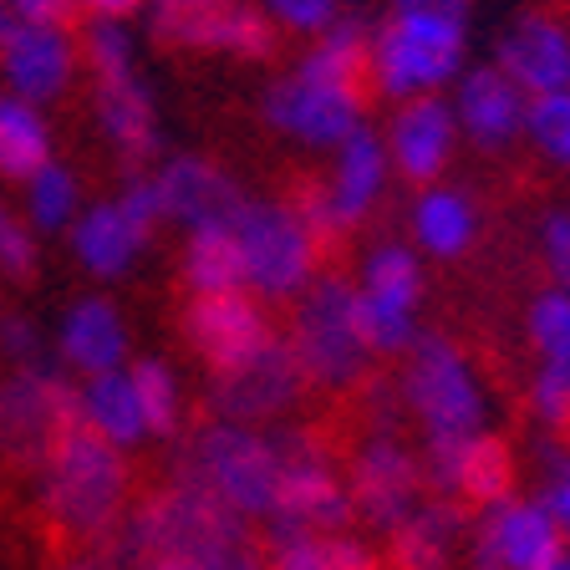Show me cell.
Returning <instances> with one entry per match:
<instances>
[{
  "label": "cell",
  "mask_w": 570,
  "mask_h": 570,
  "mask_svg": "<svg viewBox=\"0 0 570 570\" xmlns=\"http://www.w3.org/2000/svg\"><path fill=\"white\" fill-rule=\"evenodd\" d=\"M82 47V77H87V112H92L97 138L122 168H154L164 158V132H158V102L154 87L138 67V41L128 21H97L77 31Z\"/></svg>",
  "instance_id": "277c9868"
},
{
  "label": "cell",
  "mask_w": 570,
  "mask_h": 570,
  "mask_svg": "<svg viewBox=\"0 0 570 570\" xmlns=\"http://www.w3.org/2000/svg\"><path fill=\"white\" fill-rule=\"evenodd\" d=\"M281 449V494L265 520V540L281 534H342L356 530V504L346 484V463H336V449L326 428L285 417L271 428Z\"/></svg>",
  "instance_id": "ba28073f"
},
{
  "label": "cell",
  "mask_w": 570,
  "mask_h": 570,
  "mask_svg": "<svg viewBox=\"0 0 570 570\" xmlns=\"http://www.w3.org/2000/svg\"><path fill=\"white\" fill-rule=\"evenodd\" d=\"M261 6L275 21V31L296 36V41H311V36L332 31L346 16V0H261Z\"/></svg>",
  "instance_id": "74e56055"
},
{
  "label": "cell",
  "mask_w": 570,
  "mask_h": 570,
  "mask_svg": "<svg viewBox=\"0 0 570 570\" xmlns=\"http://www.w3.org/2000/svg\"><path fill=\"white\" fill-rule=\"evenodd\" d=\"M382 142H387L392 178H403L413 189L449 178L453 158H459V148H463L449 92L392 102V118H387V128H382Z\"/></svg>",
  "instance_id": "7402d4cb"
},
{
  "label": "cell",
  "mask_w": 570,
  "mask_h": 570,
  "mask_svg": "<svg viewBox=\"0 0 570 570\" xmlns=\"http://www.w3.org/2000/svg\"><path fill=\"white\" fill-rule=\"evenodd\" d=\"M178 332H184V346L194 352L204 372H229L239 362L271 346L281 336L271 306L249 291H219V296H184V311H178Z\"/></svg>",
  "instance_id": "ac0fdd59"
},
{
  "label": "cell",
  "mask_w": 570,
  "mask_h": 570,
  "mask_svg": "<svg viewBox=\"0 0 570 570\" xmlns=\"http://www.w3.org/2000/svg\"><path fill=\"white\" fill-rule=\"evenodd\" d=\"M540 570H570V546H566V550H560V556H556V560H550V566H540Z\"/></svg>",
  "instance_id": "bcb514c9"
},
{
  "label": "cell",
  "mask_w": 570,
  "mask_h": 570,
  "mask_svg": "<svg viewBox=\"0 0 570 570\" xmlns=\"http://www.w3.org/2000/svg\"><path fill=\"white\" fill-rule=\"evenodd\" d=\"M397 387H403L407 417L417 423L423 443H459L489 428L484 382L449 332H423L407 346Z\"/></svg>",
  "instance_id": "30bf717a"
},
{
  "label": "cell",
  "mask_w": 570,
  "mask_h": 570,
  "mask_svg": "<svg viewBox=\"0 0 570 570\" xmlns=\"http://www.w3.org/2000/svg\"><path fill=\"white\" fill-rule=\"evenodd\" d=\"M87 209V194H82V178L71 174L61 158L41 164L31 178L21 184V214L31 219L36 235H67L71 219Z\"/></svg>",
  "instance_id": "836d02e7"
},
{
  "label": "cell",
  "mask_w": 570,
  "mask_h": 570,
  "mask_svg": "<svg viewBox=\"0 0 570 570\" xmlns=\"http://www.w3.org/2000/svg\"><path fill=\"white\" fill-rule=\"evenodd\" d=\"M132 392H138L142 423H148V443H178L184 439V417H189V397L184 382L164 356H132L128 362Z\"/></svg>",
  "instance_id": "d6a6232c"
},
{
  "label": "cell",
  "mask_w": 570,
  "mask_h": 570,
  "mask_svg": "<svg viewBox=\"0 0 570 570\" xmlns=\"http://www.w3.org/2000/svg\"><path fill=\"white\" fill-rule=\"evenodd\" d=\"M77 377L61 362L47 367H0V463L36 474L57 433L77 423Z\"/></svg>",
  "instance_id": "5bb4252c"
},
{
  "label": "cell",
  "mask_w": 570,
  "mask_h": 570,
  "mask_svg": "<svg viewBox=\"0 0 570 570\" xmlns=\"http://www.w3.org/2000/svg\"><path fill=\"white\" fill-rule=\"evenodd\" d=\"M154 184H158V199H164V225H174L178 235L229 225L249 194L209 154H164L154 164Z\"/></svg>",
  "instance_id": "603a6c76"
},
{
  "label": "cell",
  "mask_w": 570,
  "mask_h": 570,
  "mask_svg": "<svg viewBox=\"0 0 570 570\" xmlns=\"http://www.w3.org/2000/svg\"><path fill=\"white\" fill-rule=\"evenodd\" d=\"M534 249L556 285H570V209H550L534 225Z\"/></svg>",
  "instance_id": "60d3db41"
},
{
  "label": "cell",
  "mask_w": 570,
  "mask_h": 570,
  "mask_svg": "<svg viewBox=\"0 0 570 570\" xmlns=\"http://www.w3.org/2000/svg\"><path fill=\"white\" fill-rule=\"evenodd\" d=\"M168 474L214 494L239 520L265 524L275 510V494H281V449H275L271 428L204 417L174 443Z\"/></svg>",
  "instance_id": "5b68a950"
},
{
  "label": "cell",
  "mask_w": 570,
  "mask_h": 570,
  "mask_svg": "<svg viewBox=\"0 0 570 570\" xmlns=\"http://www.w3.org/2000/svg\"><path fill=\"white\" fill-rule=\"evenodd\" d=\"M154 6H199V0H154Z\"/></svg>",
  "instance_id": "c3c4849f"
},
{
  "label": "cell",
  "mask_w": 570,
  "mask_h": 570,
  "mask_svg": "<svg viewBox=\"0 0 570 570\" xmlns=\"http://www.w3.org/2000/svg\"><path fill=\"white\" fill-rule=\"evenodd\" d=\"M178 281H184V296L245 291V265H239V245H235V235H229V225L184 235V249H178Z\"/></svg>",
  "instance_id": "1f68e13d"
},
{
  "label": "cell",
  "mask_w": 570,
  "mask_h": 570,
  "mask_svg": "<svg viewBox=\"0 0 570 570\" xmlns=\"http://www.w3.org/2000/svg\"><path fill=\"white\" fill-rule=\"evenodd\" d=\"M474 514L443 494H428L397 530L382 534V566L387 570H449L469 546Z\"/></svg>",
  "instance_id": "83f0119b"
},
{
  "label": "cell",
  "mask_w": 570,
  "mask_h": 570,
  "mask_svg": "<svg viewBox=\"0 0 570 570\" xmlns=\"http://www.w3.org/2000/svg\"><path fill=\"white\" fill-rule=\"evenodd\" d=\"M51 158H57V128H51L47 107L0 87V178L26 184Z\"/></svg>",
  "instance_id": "f546056e"
},
{
  "label": "cell",
  "mask_w": 570,
  "mask_h": 570,
  "mask_svg": "<svg viewBox=\"0 0 570 570\" xmlns=\"http://www.w3.org/2000/svg\"><path fill=\"white\" fill-rule=\"evenodd\" d=\"M352 397H356V407H362V423H367L372 433H403L407 403H403V387H397V377H387V372H372V377L362 382Z\"/></svg>",
  "instance_id": "f35d334b"
},
{
  "label": "cell",
  "mask_w": 570,
  "mask_h": 570,
  "mask_svg": "<svg viewBox=\"0 0 570 570\" xmlns=\"http://www.w3.org/2000/svg\"><path fill=\"white\" fill-rule=\"evenodd\" d=\"M77 413H82V423L92 428L97 439H107L122 453H138L142 443H148V423H142V407H138L128 367L97 372V377L77 382Z\"/></svg>",
  "instance_id": "f1b7e54d"
},
{
  "label": "cell",
  "mask_w": 570,
  "mask_h": 570,
  "mask_svg": "<svg viewBox=\"0 0 570 570\" xmlns=\"http://www.w3.org/2000/svg\"><path fill=\"white\" fill-rule=\"evenodd\" d=\"M469 67V16L387 11L367 31V87L382 102L449 92Z\"/></svg>",
  "instance_id": "8992f818"
},
{
  "label": "cell",
  "mask_w": 570,
  "mask_h": 570,
  "mask_svg": "<svg viewBox=\"0 0 570 570\" xmlns=\"http://www.w3.org/2000/svg\"><path fill=\"white\" fill-rule=\"evenodd\" d=\"M47 362H57V352L36 332V321L21 311H0V367H47Z\"/></svg>",
  "instance_id": "ab89813d"
},
{
  "label": "cell",
  "mask_w": 570,
  "mask_h": 570,
  "mask_svg": "<svg viewBox=\"0 0 570 570\" xmlns=\"http://www.w3.org/2000/svg\"><path fill=\"white\" fill-rule=\"evenodd\" d=\"M367 21L342 16L332 31L311 36L296 61L261 92V118L275 138L306 154H332L356 128H367Z\"/></svg>",
  "instance_id": "6da1fadb"
},
{
  "label": "cell",
  "mask_w": 570,
  "mask_h": 570,
  "mask_svg": "<svg viewBox=\"0 0 570 570\" xmlns=\"http://www.w3.org/2000/svg\"><path fill=\"white\" fill-rule=\"evenodd\" d=\"M97 556L112 570H132L142 560H199V566H261L265 540L229 504L194 489L189 479L164 474L128 504Z\"/></svg>",
  "instance_id": "7a4b0ae2"
},
{
  "label": "cell",
  "mask_w": 570,
  "mask_h": 570,
  "mask_svg": "<svg viewBox=\"0 0 570 570\" xmlns=\"http://www.w3.org/2000/svg\"><path fill=\"white\" fill-rule=\"evenodd\" d=\"M449 102H453L459 138L469 142L474 154H510L514 142H524L530 97H524L494 61L463 67V77L449 87Z\"/></svg>",
  "instance_id": "d4e9b609"
},
{
  "label": "cell",
  "mask_w": 570,
  "mask_h": 570,
  "mask_svg": "<svg viewBox=\"0 0 570 570\" xmlns=\"http://www.w3.org/2000/svg\"><path fill=\"white\" fill-rule=\"evenodd\" d=\"M148 0H77V11L82 16H97V21H128L138 16Z\"/></svg>",
  "instance_id": "7bdbcfd3"
},
{
  "label": "cell",
  "mask_w": 570,
  "mask_h": 570,
  "mask_svg": "<svg viewBox=\"0 0 570 570\" xmlns=\"http://www.w3.org/2000/svg\"><path fill=\"white\" fill-rule=\"evenodd\" d=\"M346 6H352V0H346Z\"/></svg>",
  "instance_id": "681fc988"
},
{
  "label": "cell",
  "mask_w": 570,
  "mask_h": 570,
  "mask_svg": "<svg viewBox=\"0 0 570 570\" xmlns=\"http://www.w3.org/2000/svg\"><path fill=\"white\" fill-rule=\"evenodd\" d=\"M494 61L524 97H550L570 87V16L556 6L520 11L494 41Z\"/></svg>",
  "instance_id": "cb8c5ba5"
},
{
  "label": "cell",
  "mask_w": 570,
  "mask_h": 570,
  "mask_svg": "<svg viewBox=\"0 0 570 570\" xmlns=\"http://www.w3.org/2000/svg\"><path fill=\"white\" fill-rule=\"evenodd\" d=\"M158 47L178 57L209 61H271L281 51V31L261 0H199V6H154Z\"/></svg>",
  "instance_id": "9a60e30c"
},
{
  "label": "cell",
  "mask_w": 570,
  "mask_h": 570,
  "mask_svg": "<svg viewBox=\"0 0 570 570\" xmlns=\"http://www.w3.org/2000/svg\"><path fill=\"white\" fill-rule=\"evenodd\" d=\"M392 184V164H387V142L382 132L356 128L346 142H336L326 154V174L296 184V209L306 214V225L321 235V245L332 249L342 239H352L356 229H367V219L382 209Z\"/></svg>",
  "instance_id": "8fae6325"
},
{
  "label": "cell",
  "mask_w": 570,
  "mask_h": 570,
  "mask_svg": "<svg viewBox=\"0 0 570 570\" xmlns=\"http://www.w3.org/2000/svg\"><path fill=\"white\" fill-rule=\"evenodd\" d=\"M16 21H36V26H77V0H6Z\"/></svg>",
  "instance_id": "b9f144b4"
},
{
  "label": "cell",
  "mask_w": 570,
  "mask_h": 570,
  "mask_svg": "<svg viewBox=\"0 0 570 570\" xmlns=\"http://www.w3.org/2000/svg\"><path fill=\"white\" fill-rule=\"evenodd\" d=\"M16 16H11V6H6V0H0V36H6V26H11Z\"/></svg>",
  "instance_id": "7dc6e473"
},
{
  "label": "cell",
  "mask_w": 570,
  "mask_h": 570,
  "mask_svg": "<svg viewBox=\"0 0 570 570\" xmlns=\"http://www.w3.org/2000/svg\"><path fill=\"white\" fill-rule=\"evenodd\" d=\"M479 229H484V214H479V199L449 178L439 184H423L407 199V239L423 261H463L469 249L479 245Z\"/></svg>",
  "instance_id": "4316f807"
},
{
  "label": "cell",
  "mask_w": 570,
  "mask_h": 570,
  "mask_svg": "<svg viewBox=\"0 0 570 570\" xmlns=\"http://www.w3.org/2000/svg\"><path fill=\"white\" fill-rule=\"evenodd\" d=\"M524 342L540 362H570V285L550 281L524 306Z\"/></svg>",
  "instance_id": "e575fe53"
},
{
  "label": "cell",
  "mask_w": 570,
  "mask_h": 570,
  "mask_svg": "<svg viewBox=\"0 0 570 570\" xmlns=\"http://www.w3.org/2000/svg\"><path fill=\"white\" fill-rule=\"evenodd\" d=\"M281 332L296 352L311 392L352 397L377 372V352H372L367 332H362V311H356V281H346L336 271H321L291 301V321Z\"/></svg>",
  "instance_id": "52a82bcc"
},
{
  "label": "cell",
  "mask_w": 570,
  "mask_h": 570,
  "mask_svg": "<svg viewBox=\"0 0 570 570\" xmlns=\"http://www.w3.org/2000/svg\"><path fill=\"white\" fill-rule=\"evenodd\" d=\"M346 484H352L356 524L367 534L397 530L433 494L423 474V453L403 433H372V428L346 453Z\"/></svg>",
  "instance_id": "2e32d148"
},
{
  "label": "cell",
  "mask_w": 570,
  "mask_h": 570,
  "mask_svg": "<svg viewBox=\"0 0 570 570\" xmlns=\"http://www.w3.org/2000/svg\"><path fill=\"white\" fill-rule=\"evenodd\" d=\"M158 229H164V199H158L154 168H132L107 199H92L71 219L67 249L92 281H122L138 271Z\"/></svg>",
  "instance_id": "7c38bea8"
},
{
  "label": "cell",
  "mask_w": 570,
  "mask_h": 570,
  "mask_svg": "<svg viewBox=\"0 0 570 570\" xmlns=\"http://www.w3.org/2000/svg\"><path fill=\"white\" fill-rule=\"evenodd\" d=\"M423 255L413 239H372L356 261V311L377 356H403L423 336Z\"/></svg>",
  "instance_id": "4fadbf2b"
},
{
  "label": "cell",
  "mask_w": 570,
  "mask_h": 570,
  "mask_svg": "<svg viewBox=\"0 0 570 570\" xmlns=\"http://www.w3.org/2000/svg\"><path fill=\"white\" fill-rule=\"evenodd\" d=\"M51 570H112V566H107V560L97 556V550H77V556L57 560V566H51Z\"/></svg>",
  "instance_id": "f6af8a7d"
},
{
  "label": "cell",
  "mask_w": 570,
  "mask_h": 570,
  "mask_svg": "<svg viewBox=\"0 0 570 570\" xmlns=\"http://www.w3.org/2000/svg\"><path fill=\"white\" fill-rule=\"evenodd\" d=\"M570 540L556 530L546 504L534 494H510L469 520V570H540L566 550Z\"/></svg>",
  "instance_id": "ffe728a7"
},
{
  "label": "cell",
  "mask_w": 570,
  "mask_h": 570,
  "mask_svg": "<svg viewBox=\"0 0 570 570\" xmlns=\"http://www.w3.org/2000/svg\"><path fill=\"white\" fill-rule=\"evenodd\" d=\"M82 77V47L71 26H36L11 21L0 36V87L16 97L51 107Z\"/></svg>",
  "instance_id": "44dd1931"
},
{
  "label": "cell",
  "mask_w": 570,
  "mask_h": 570,
  "mask_svg": "<svg viewBox=\"0 0 570 570\" xmlns=\"http://www.w3.org/2000/svg\"><path fill=\"white\" fill-rule=\"evenodd\" d=\"M417 453H423L428 489L463 504L469 514L520 494V459H514L510 439H499L494 428L459 443H417Z\"/></svg>",
  "instance_id": "d6986e66"
},
{
  "label": "cell",
  "mask_w": 570,
  "mask_h": 570,
  "mask_svg": "<svg viewBox=\"0 0 570 570\" xmlns=\"http://www.w3.org/2000/svg\"><path fill=\"white\" fill-rule=\"evenodd\" d=\"M31 479H36L41 520L77 550H102L112 540V530L122 524L128 504L138 499L132 453L97 439L82 417L61 428Z\"/></svg>",
  "instance_id": "3957f363"
},
{
  "label": "cell",
  "mask_w": 570,
  "mask_h": 570,
  "mask_svg": "<svg viewBox=\"0 0 570 570\" xmlns=\"http://www.w3.org/2000/svg\"><path fill=\"white\" fill-rule=\"evenodd\" d=\"M530 417L550 439H570V362H540V367H534Z\"/></svg>",
  "instance_id": "d590c367"
},
{
  "label": "cell",
  "mask_w": 570,
  "mask_h": 570,
  "mask_svg": "<svg viewBox=\"0 0 570 570\" xmlns=\"http://www.w3.org/2000/svg\"><path fill=\"white\" fill-rule=\"evenodd\" d=\"M36 265H41V245H36L31 219L0 199V281L26 285L36 281Z\"/></svg>",
  "instance_id": "8d00e7d4"
},
{
  "label": "cell",
  "mask_w": 570,
  "mask_h": 570,
  "mask_svg": "<svg viewBox=\"0 0 570 570\" xmlns=\"http://www.w3.org/2000/svg\"><path fill=\"white\" fill-rule=\"evenodd\" d=\"M229 235L239 245L245 265V291L265 306H291V301L326 271V245L306 225V214L285 194H245L239 214L229 219Z\"/></svg>",
  "instance_id": "9c48e42d"
},
{
  "label": "cell",
  "mask_w": 570,
  "mask_h": 570,
  "mask_svg": "<svg viewBox=\"0 0 570 570\" xmlns=\"http://www.w3.org/2000/svg\"><path fill=\"white\" fill-rule=\"evenodd\" d=\"M306 372H301L296 352L285 342V332L271 346L239 362L229 372H209L204 382V407L209 417H229V423H249V428H275L285 417H296V407L306 403Z\"/></svg>",
  "instance_id": "e0dca14e"
},
{
  "label": "cell",
  "mask_w": 570,
  "mask_h": 570,
  "mask_svg": "<svg viewBox=\"0 0 570 570\" xmlns=\"http://www.w3.org/2000/svg\"><path fill=\"white\" fill-rule=\"evenodd\" d=\"M397 11H449V16H474V0H387Z\"/></svg>",
  "instance_id": "ee69618b"
},
{
  "label": "cell",
  "mask_w": 570,
  "mask_h": 570,
  "mask_svg": "<svg viewBox=\"0 0 570 570\" xmlns=\"http://www.w3.org/2000/svg\"><path fill=\"white\" fill-rule=\"evenodd\" d=\"M265 570H387V566H382V550H372L356 530H342V534H281V540H265Z\"/></svg>",
  "instance_id": "4dcf8cb0"
},
{
  "label": "cell",
  "mask_w": 570,
  "mask_h": 570,
  "mask_svg": "<svg viewBox=\"0 0 570 570\" xmlns=\"http://www.w3.org/2000/svg\"><path fill=\"white\" fill-rule=\"evenodd\" d=\"M51 352L77 382L97 377V372H118L132 362V332L128 316L107 296H77L61 311L57 332H51Z\"/></svg>",
  "instance_id": "484cf974"
}]
</instances>
